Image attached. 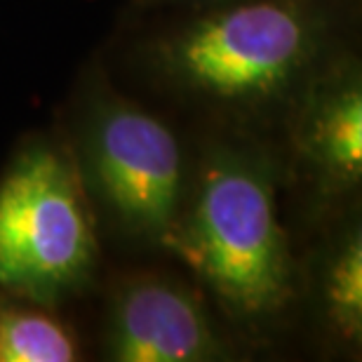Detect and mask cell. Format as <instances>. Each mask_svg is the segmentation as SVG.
Listing matches in <instances>:
<instances>
[{
	"instance_id": "9c48e42d",
	"label": "cell",
	"mask_w": 362,
	"mask_h": 362,
	"mask_svg": "<svg viewBox=\"0 0 362 362\" xmlns=\"http://www.w3.org/2000/svg\"><path fill=\"white\" fill-rule=\"evenodd\" d=\"M144 5H163V3H186V0H139Z\"/></svg>"
},
{
	"instance_id": "6da1fadb",
	"label": "cell",
	"mask_w": 362,
	"mask_h": 362,
	"mask_svg": "<svg viewBox=\"0 0 362 362\" xmlns=\"http://www.w3.org/2000/svg\"><path fill=\"white\" fill-rule=\"evenodd\" d=\"M238 320H264L292 296V257L264 156L219 144L200 163L188 209L165 240Z\"/></svg>"
},
{
	"instance_id": "5b68a950",
	"label": "cell",
	"mask_w": 362,
	"mask_h": 362,
	"mask_svg": "<svg viewBox=\"0 0 362 362\" xmlns=\"http://www.w3.org/2000/svg\"><path fill=\"white\" fill-rule=\"evenodd\" d=\"M223 344L198 294L165 275L129 280L113 301L106 358L115 362H202Z\"/></svg>"
},
{
	"instance_id": "3957f363",
	"label": "cell",
	"mask_w": 362,
	"mask_h": 362,
	"mask_svg": "<svg viewBox=\"0 0 362 362\" xmlns=\"http://www.w3.org/2000/svg\"><path fill=\"white\" fill-rule=\"evenodd\" d=\"M315 24L296 0H247L181 26L158 47L181 88L219 104L280 97L315 54Z\"/></svg>"
},
{
	"instance_id": "7a4b0ae2",
	"label": "cell",
	"mask_w": 362,
	"mask_h": 362,
	"mask_svg": "<svg viewBox=\"0 0 362 362\" xmlns=\"http://www.w3.org/2000/svg\"><path fill=\"white\" fill-rule=\"evenodd\" d=\"M97 266L83 179L59 148H21L0 179V289L52 308L81 292Z\"/></svg>"
},
{
	"instance_id": "8992f818",
	"label": "cell",
	"mask_w": 362,
	"mask_h": 362,
	"mask_svg": "<svg viewBox=\"0 0 362 362\" xmlns=\"http://www.w3.org/2000/svg\"><path fill=\"white\" fill-rule=\"evenodd\" d=\"M292 146L322 198H341L362 177V81L346 62L310 81L294 118Z\"/></svg>"
},
{
	"instance_id": "52a82bcc",
	"label": "cell",
	"mask_w": 362,
	"mask_h": 362,
	"mask_svg": "<svg viewBox=\"0 0 362 362\" xmlns=\"http://www.w3.org/2000/svg\"><path fill=\"white\" fill-rule=\"evenodd\" d=\"M76 337L66 325L47 313V306L0 299V362H74Z\"/></svg>"
},
{
	"instance_id": "277c9868",
	"label": "cell",
	"mask_w": 362,
	"mask_h": 362,
	"mask_svg": "<svg viewBox=\"0 0 362 362\" xmlns=\"http://www.w3.org/2000/svg\"><path fill=\"white\" fill-rule=\"evenodd\" d=\"M83 165L90 188L127 233L165 245L181 214L184 158L163 120L101 94L83 125Z\"/></svg>"
},
{
	"instance_id": "ba28073f",
	"label": "cell",
	"mask_w": 362,
	"mask_h": 362,
	"mask_svg": "<svg viewBox=\"0 0 362 362\" xmlns=\"http://www.w3.org/2000/svg\"><path fill=\"white\" fill-rule=\"evenodd\" d=\"M320 313L346 346L362 339V235L349 228L329 250L320 271Z\"/></svg>"
}]
</instances>
